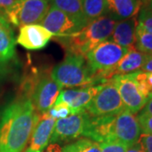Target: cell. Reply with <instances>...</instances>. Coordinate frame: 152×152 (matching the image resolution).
Segmentation results:
<instances>
[{
  "label": "cell",
  "instance_id": "1",
  "mask_svg": "<svg viewBox=\"0 0 152 152\" xmlns=\"http://www.w3.org/2000/svg\"><path fill=\"white\" fill-rule=\"evenodd\" d=\"M40 115L30 98H17L0 115V152H23Z\"/></svg>",
  "mask_w": 152,
  "mask_h": 152
},
{
  "label": "cell",
  "instance_id": "2",
  "mask_svg": "<svg viewBox=\"0 0 152 152\" xmlns=\"http://www.w3.org/2000/svg\"><path fill=\"white\" fill-rule=\"evenodd\" d=\"M117 21L107 15H102L92 21L78 32L65 37H57L67 53L85 57L98 45L110 39Z\"/></svg>",
  "mask_w": 152,
  "mask_h": 152
},
{
  "label": "cell",
  "instance_id": "3",
  "mask_svg": "<svg viewBox=\"0 0 152 152\" xmlns=\"http://www.w3.org/2000/svg\"><path fill=\"white\" fill-rule=\"evenodd\" d=\"M50 76L62 88L96 86L85 57L80 55L67 53L64 59L53 68Z\"/></svg>",
  "mask_w": 152,
  "mask_h": 152
},
{
  "label": "cell",
  "instance_id": "4",
  "mask_svg": "<svg viewBox=\"0 0 152 152\" xmlns=\"http://www.w3.org/2000/svg\"><path fill=\"white\" fill-rule=\"evenodd\" d=\"M129 50L107 40L89 52L85 58L96 84H104V76L120 62Z\"/></svg>",
  "mask_w": 152,
  "mask_h": 152
},
{
  "label": "cell",
  "instance_id": "5",
  "mask_svg": "<svg viewBox=\"0 0 152 152\" xmlns=\"http://www.w3.org/2000/svg\"><path fill=\"white\" fill-rule=\"evenodd\" d=\"M51 7L49 0H16L4 10L9 23L15 26L38 24L43 20Z\"/></svg>",
  "mask_w": 152,
  "mask_h": 152
},
{
  "label": "cell",
  "instance_id": "6",
  "mask_svg": "<svg viewBox=\"0 0 152 152\" xmlns=\"http://www.w3.org/2000/svg\"><path fill=\"white\" fill-rule=\"evenodd\" d=\"M85 110L93 117L116 116L125 110L118 91L112 80L102 84L99 92Z\"/></svg>",
  "mask_w": 152,
  "mask_h": 152
},
{
  "label": "cell",
  "instance_id": "7",
  "mask_svg": "<svg viewBox=\"0 0 152 152\" xmlns=\"http://www.w3.org/2000/svg\"><path fill=\"white\" fill-rule=\"evenodd\" d=\"M90 114L84 109L78 113L56 120L50 143L69 141L83 135Z\"/></svg>",
  "mask_w": 152,
  "mask_h": 152
},
{
  "label": "cell",
  "instance_id": "8",
  "mask_svg": "<svg viewBox=\"0 0 152 152\" xmlns=\"http://www.w3.org/2000/svg\"><path fill=\"white\" fill-rule=\"evenodd\" d=\"M62 91V87L55 82L50 75H42L38 79L31 96V100L36 111L39 114L44 113L51 108Z\"/></svg>",
  "mask_w": 152,
  "mask_h": 152
},
{
  "label": "cell",
  "instance_id": "9",
  "mask_svg": "<svg viewBox=\"0 0 152 152\" xmlns=\"http://www.w3.org/2000/svg\"><path fill=\"white\" fill-rule=\"evenodd\" d=\"M41 25L48 29L57 37H65L74 35L86 26L58 9L51 5L48 14L41 22Z\"/></svg>",
  "mask_w": 152,
  "mask_h": 152
},
{
  "label": "cell",
  "instance_id": "10",
  "mask_svg": "<svg viewBox=\"0 0 152 152\" xmlns=\"http://www.w3.org/2000/svg\"><path fill=\"white\" fill-rule=\"evenodd\" d=\"M111 80L118 91L125 110L135 114L144 108L147 99L140 91L132 74L114 76Z\"/></svg>",
  "mask_w": 152,
  "mask_h": 152
},
{
  "label": "cell",
  "instance_id": "11",
  "mask_svg": "<svg viewBox=\"0 0 152 152\" xmlns=\"http://www.w3.org/2000/svg\"><path fill=\"white\" fill-rule=\"evenodd\" d=\"M141 133L138 118L134 114L124 110L115 116L113 124L115 140L124 143L128 147L133 146L138 142Z\"/></svg>",
  "mask_w": 152,
  "mask_h": 152
},
{
  "label": "cell",
  "instance_id": "12",
  "mask_svg": "<svg viewBox=\"0 0 152 152\" xmlns=\"http://www.w3.org/2000/svg\"><path fill=\"white\" fill-rule=\"evenodd\" d=\"M53 35L40 24L26 25L20 27L17 43L28 50L44 48Z\"/></svg>",
  "mask_w": 152,
  "mask_h": 152
},
{
  "label": "cell",
  "instance_id": "13",
  "mask_svg": "<svg viewBox=\"0 0 152 152\" xmlns=\"http://www.w3.org/2000/svg\"><path fill=\"white\" fill-rule=\"evenodd\" d=\"M102 86V84L84 87L81 89H69L61 91L56 102H65L70 107L72 113H78L86 107L87 105L99 92Z\"/></svg>",
  "mask_w": 152,
  "mask_h": 152
},
{
  "label": "cell",
  "instance_id": "14",
  "mask_svg": "<svg viewBox=\"0 0 152 152\" xmlns=\"http://www.w3.org/2000/svg\"><path fill=\"white\" fill-rule=\"evenodd\" d=\"M115 116H90L83 135L96 143L113 140V124Z\"/></svg>",
  "mask_w": 152,
  "mask_h": 152
},
{
  "label": "cell",
  "instance_id": "15",
  "mask_svg": "<svg viewBox=\"0 0 152 152\" xmlns=\"http://www.w3.org/2000/svg\"><path fill=\"white\" fill-rule=\"evenodd\" d=\"M138 15L117 21L110 41L128 50L135 49V31L138 25Z\"/></svg>",
  "mask_w": 152,
  "mask_h": 152
},
{
  "label": "cell",
  "instance_id": "16",
  "mask_svg": "<svg viewBox=\"0 0 152 152\" xmlns=\"http://www.w3.org/2000/svg\"><path fill=\"white\" fill-rule=\"evenodd\" d=\"M146 57V54L136 49L129 50L127 54L120 60L119 63L112 70L105 75L104 80L107 82L113 79L114 76L129 75L141 69L145 62Z\"/></svg>",
  "mask_w": 152,
  "mask_h": 152
},
{
  "label": "cell",
  "instance_id": "17",
  "mask_svg": "<svg viewBox=\"0 0 152 152\" xmlns=\"http://www.w3.org/2000/svg\"><path fill=\"white\" fill-rule=\"evenodd\" d=\"M141 8L140 0H106L104 15L120 21L138 15Z\"/></svg>",
  "mask_w": 152,
  "mask_h": 152
},
{
  "label": "cell",
  "instance_id": "18",
  "mask_svg": "<svg viewBox=\"0 0 152 152\" xmlns=\"http://www.w3.org/2000/svg\"><path fill=\"white\" fill-rule=\"evenodd\" d=\"M55 123L56 120L53 118H44L40 116V119L31 136L30 146L25 152L42 151L48 145Z\"/></svg>",
  "mask_w": 152,
  "mask_h": 152
},
{
  "label": "cell",
  "instance_id": "19",
  "mask_svg": "<svg viewBox=\"0 0 152 152\" xmlns=\"http://www.w3.org/2000/svg\"><path fill=\"white\" fill-rule=\"evenodd\" d=\"M15 54V39L10 23L0 14V64L10 62Z\"/></svg>",
  "mask_w": 152,
  "mask_h": 152
},
{
  "label": "cell",
  "instance_id": "20",
  "mask_svg": "<svg viewBox=\"0 0 152 152\" xmlns=\"http://www.w3.org/2000/svg\"><path fill=\"white\" fill-rule=\"evenodd\" d=\"M50 4L73 17L76 20L86 26L88 24L83 11L82 0H49Z\"/></svg>",
  "mask_w": 152,
  "mask_h": 152
},
{
  "label": "cell",
  "instance_id": "21",
  "mask_svg": "<svg viewBox=\"0 0 152 152\" xmlns=\"http://www.w3.org/2000/svg\"><path fill=\"white\" fill-rule=\"evenodd\" d=\"M82 3L84 15L88 23L104 15L106 0H82Z\"/></svg>",
  "mask_w": 152,
  "mask_h": 152
},
{
  "label": "cell",
  "instance_id": "22",
  "mask_svg": "<svg viewBox=\"0 0 152 152\" xmlns=\"http://www.w3.org/2000/svg\"><path fill=\"white\" fill-rule=\"evenodd\" d=\"M135 49L146 55H152V34L138 23L135 31Z\"/></svg>",
  "mask_w": 152,
  "mask_h": 152
},
{
  "label": "cell",
  "instance_id": "23",
  "mask_svg": "<svg viewBox=\"0 0 152 152\" xmlns=\"http://www.w3.org/2000/svg\"><path fill=\"white\" fill-rule=\"evenodd\" d=\"M63 152H102L96 142L90 139H80L67 145L63 148Z\"/></svg>",
  "mask_w": 152,
  "mask_h": 152
},
{
  "label": "cell",
  "instance_id": "24",
  "mask_svg": "<svg viewBox=\"0 0 152 152\" xmlns=\"http://www.w3.org/2000/svg\"><path fill=\"white\" fill-rule=\"evenodd\" d=\"M72 114L73 113L70 107L65 102H56L49 110L42 114L41 117L44 118H53L55 120H58L69 117V115Z\"/></svg>",
  "mask_w": 152,
  "mask_h": 152
},
{
  "label": "cell",
  "instance_id": "25",
  "mask_svg": "<svg viewBox=\"0 0 152 152\" xmlns=\"http://www.w3.org/2000/svg\"><path fill=\"white\" fill-rule=\"evenodd\" d=\"M102 152H126L129 147L117 140L97 143Z\"/></svg>",
  "mask_w": 152,
  "mask_h": 152
},
{
  "label": "cell",
  "instance_id": "26",
  "mask_svg": "<svg viewBox=\"0 0 152 152\" xmlns=\"http://www.w3.org/2000/svg\"><path fill=\"white\" fill-rule=\"evenodd\" d=\"M138 23L140 24L147 31L152 34V11L147 7H142L138 15Z\"/></svg>",
  "mask_w": 152,
  "mask_h": 152
},
{
  "label": "cell",
  "instance_id": "27",
  "mask_svg": "<svg viewBox=\"0 0 152 152\" xmlns=\"http://www.w3.org/2000/svg\"><path fill=\"white\" fill-rule=\"evenodd\" d=\"M137 118L142 133L152 135V115L142 110Z\"/></svg>",
  "mask_w": 152,
  "mask_h": 152
},
{
  "label": "cell",
  "instance_id": "28",
  "mask_svg": "<svg viewBox=\"0 0 152 152\" xmlns=\"http://www.w3.org/2000/svg\"><path fill=\"white\" fill-rule=\"evenodd\" d=\"M137 144L143 152H152V135L141 133Z\"/></svg>",
  "mask_w": 152,
  "mask_h": 152
},
{
  "label": "cell",
  "instance_id": "29",
  "mask_svg": "<svg viewBox=\"0 0 152 152\" xmlns=\"http://www.w3.org/2000/svg\"><path fill=\"white\" fill-rule=\"evenodd\" d=\"M41 152H63V148L57 143H51Z\"/></svg>",
  "mask_w": 152,
  "mask_h": 152
},
{
  "label": "cell",
  "instance_id": "30",
  "mask_svg": "<svg viewBox=\"0 0 152 152\" xmlns=\"http://www.w3.org/2000/svg\"><path fill=\"white\" fill-rule=\"evenodd\" d=\"M141 69L146 73H152V55H147L145 62Z\"/></svg>",
  "mask_w": 152,
  "mask_h": 152
},
{
  "label": "cell",
  "instance_id": "31",
  "mask_svg": "<svg viewBox=\"0 0 152 152\" xmlns=\"http://www.w3.org/2000/svg\"><path fill=\"white\" fill-rule=\"evenodd\" d=\"M143 111L147 113L152 115V92L151 93V95L149 96V97L147 99L146 103L144 107Z\"/></svg>",
  "mask_w": 152,
  "mask_h": 152
},
{
  "label": "cell",
  "instance_id": "32",
  "mask_svg": "<svg viewBox=\"0 0 152 152\" xmlns=\"http://www.w3.org/2000/svg\"><path fill=\"white\" fill-rule=\"evenodd\" d=\"M16 0H0V9L6 10L10 7Z\"/></svg>",
  "mask_w": 152,
  "mask_h": 152
},
{
  "label": "cell",
  "instance_id": "33",
  "mask_svg": "<svg viewBox=\"0 0 152 152\" xmlns=\"http://www.w3.org/2000/svg\"><path fill=\"white\" fill-rule=\"evenodd\" d=\"M126 152H143V151H141V149H140V145L136 143L134 145L129 147V148L127 149Z\"/></svg>",
  "mask_w": 152,
  "mask_h": 152
},
{
  "label": "cell",
  "instance_id": "34",
  "mask_svg": "<svg viewBox=\"0 0 152 152\" xmlns=\"http://www.w3.org/2000/svg\"><path fill=\"white\" fill-rule=\"evenodd\" d=\"M147 82H148L152 91V73H147Z\"/></svg>",
  "mask_w": 152,
  "mask_h": 152
},
{
  "label": "cell",
  "instance_id": "35",
  "mask_svg": "<svg viewBox=\"0 0 152 152\" xmlns=\"http://www.w3.org/2000/svg\"><path fill=\"white\" fill-rule=\"evenodd\" d=\"M140 3H141L142 7H146L150 4V3L151 2L152 0H140Z\"/></svg>",
  "mask_w": 152,
  "mask_h": 152
},
{
  "label": "cell",
  "instance_id": "36",
  "mask_svg": "<svg viewBox=\"0 0 152 152\" xmlns=\"http://www.w3.org/2000/svg\"><path fill=\"white\" fill-rule=\"evenodd\" d=\"M146 7L148 8V9H149V10H150L152 11V1L151 2V3H150V4H149L148 6H146Z\"/></svg>",
  "mask_w": 152,
  "mask_h": 152
}]
</instances>
